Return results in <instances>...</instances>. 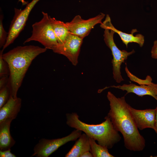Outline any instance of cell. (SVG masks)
I'll return each instance as SVG.
<instances>
[{
	"label": "cell",
	"mask_w": 157,
	"mask_h": 157,
	"mask_svg": "<svg viewBox=\"0 0 157 157\" xmlns=\"http://www.w3.org/2000/svg\"><path fill=\"white\" fill-rule=\"evenodd\" d=\"M107 97L110 108L108 116L115 129L122 134L125 147L131 151H142L145 140L139 133L125 97L117 98L110 91Z\"/></svg>",
	"instance_id": "1"
},
{
	"label": "cell",
	"mask_w": 157,
	"mask_h": 157,
	"mask_svg": "<svg viewBox=\"0 0 157 157\" xmlns=\"http://www.w3.org/2000/svg\"><path fill=\"white\" fill-rule=\"evenodd\" d=\"M47 49L34 45L19 46L3 53V58L7 63L9 69L7 85L10 97L15 98L17 97L18 90L32 62Z\"/></svg>",
	"instance_id": "2"
},
{
	"label": "cell",
	"mask_w": 157,
	"mask_h": 157,
	"mask_svg": "<svg viewBox=\"0 0 157 157\" xmlns=\"http://www.w3.org/2000/svg\"><path fill=\"white\" fill-rule=\"evenodd\" d=\"M66 124L69 127L83 131L89 137L97 141L98 144L108 149L111 148L121 139L120 136L114 128L107 115L105 121L100 124H88L80 120L76 113L66 115Z\"/></svg>",
	"instance_id": "3"
},
{
	"label": "cell",
	"mask_w": 157,
	"mask_h": 157,
	"mask_svg": "<svg viewBox=\"0 0 157 157\" xmlns=\"http://www.w3.org/2000/svg\"><path fill=\"white\" fill-rule=\"evenodd\" d=\"M42 13V18L33 24L32 35L24 41V44L31 41H36L47 49H51L53 46L58 44V42L52 28L50 16L44 12Z\"/></svg>",
	"instance_id": "4"
},
{
	"label": "cell",
	"mask_w": 157,
	"mask_h": 157,
	"mask_svg": "<svg viewBox=\"0 0 157 157\" xmlns=\"http://www.w3.org/2000/svg\"><path fill=\"white\" fill-rule=\"evenodd\" d=\"M104 30V40L106 45L111 50L113 56L111 63L113 65V77L117 83H120L124 81L121 74V65L127 60L128 57L134 53L135 51L133 49L129 52L125 50H120L114 41L113 36L115 32L112 30L108 29Z\"/></svg>",
	"instance_id": "5"
},
{
	"label": "cell",
	"mask_w": 157,
	"mask_h": 157,
	"mask_svg": "<svg viewBox=\"0 0 157 157\" xmlns=\"http://www.w3.org/2000/svg\"><path fill=\"white\" fill-rule=\"evenodd\" d=\"M82 132L76 129L68 135L62 138L53 139L42 138L34 147V152L31 156L48 157L67 143L78 138Z\"/></svg>",
	"instance_id": "6"
},
{
	"label": "cell",
	"mask_w": 157,
	"mask_h": 157,
	"mask_svg": "<svg viewBox=\"0 0 157 157\" xmlns=\"http://www.w3.org/2000/svg\"><path fill=\"white\" fill-rule=\"evenodd\" d=\"M39 0H33L23 10L15 8V15L11 22L4 50L12 44L24 29L32 9Z\"/></svg>",
	"instance_id": "7"
},
{
	"label": "cell",
	"mask_w": 157,
	"mask_h": 157,
	"mask_svg": "<svg viewBox=\"0 0 157 157\" xmlns=\"http://www.w3.org/2000/svg\"><path fill=\"white\" fill-rule=\"evenodd\" d=\"M83 39L70 33L63 43L53 46L51 50L55 53L65 56L73 65L76 66Z\"/></svg>",
	"instance_id": "8"
},
{
	"label": "cell",
	"mask_w": 157,
	"mask_h": 157,
	"mask_svg": "<svg viewBox=\"0 0 157 157\" xmlns=\"http://www.w3.org/2000/svg\"><path fill=\"white\" fill-rule=\"evenodd\" d=\"M105 15L101 13L94 17L86 20L82 19L79 15H77L71 22L66 23L71 33L83 39L88 35L95 25L102 23V20Z\"/></svg>",
	"instance_id": "9"
},
{
	"label": "cell",
	"mask_w": 157,
	"mask_h": 157,
	"mask_svg": "<svg viewBox=\"0 0 157 157\" xmlns=\"http://www.w3.org/2000/svg\"><path fill=\"white\" fill-rule=\"evenodd\" d=\"M130 110L138 129L141 130L147 128L154 130L156 119L155 109L139 110L130 106Z\"/></svg>",
	"instance_id": "10"
},
{
	"label": "cell",
	"mask_w": 157,
	"mask_h": 157,
	"mask_svg": "<svg viewBox=\"0 0 157 157\" xmlns=\"http://www.w3.org/2000/svg\"><path fill=\"white\" fill-rule=\"evenodd\" d=\"M100 26L102 28L111 30L117 33L127 48L129 43H137L140 47H142L144 44V36L140 34H136L135 36L133 35L134 33L138 32L136 29H132L131 34L124 33L117 30L112 24L108 15H107L105 20L101 24Z\"/></svg>",
	"instance_id": "11"
},
{
	"label": "cell",
	"mask_w": 157,
	"mask_h": 157,
	"mask_svg": "<svg viewBox=\"0 0 157 157\" xmlns=\"http://www.w3.org/2000/svg\"><path fill=\"white\" fill-rule=\"evenodd\" d=\"M109 87L118 88L123 91H126V94L133 93L139 97L145 95L152 96L157 101V83H153L149 84H141L140 85L130 83L129 84H124L122 85H113Z\"/></svg>",
	"instance_id": "12"
},
{
	"label": "cell",
	"mask_w": 157,
	"mask_h": 157,
	"mask_svg": "<svg viewBox=\"0 0 157 157\" xmlns=\"http://www.w3.org/2000/svg\"><path fill=\"white\" fill-rule=\"evenodd\" d=\"M22 102L20 98L10 97L7 103L0 108V124L15 119L20 111Z\"/></svg>",
	"instance_id": "13"
},
{
	"label": "cell",
	"mask_w": 157,
	"mask_h": 157,
	"mask_svg": "<svg viewBox=\"0 0 157 157\" xmlns=\"http://www.w3.org/2000/svg\"><path fill=\"white\" fill-rule=\"evenodd\" d=\"M90 150L89 137L84 133L81 134L65 157H81L84 153Z\"/></svg>",
	"instance_id": "14"
},
{
	"label": "cell",
	"mask_w": 157,
	"mask_h": 157,
	"mask_svg": "<svg viewBox=\"0 0 157 157\" xmlns=\"http://www.w3.org/2000/svg\"><path fill=\"white\" fill-rule=\"evenodd\" d=\"M12 121L8 120L0 124V150L10 149L15 143L10 131Z\"/></svg>",
	"instance_id": "15"
},
{
	"label": "cell",
	"mask_w": 157,
	"mask_h": 157,
	"mask_svg": "<svg viewBox=\"0 0 157 157\" xmlns=\"http://www.w3.org/2000/svg\"><path fill=\"white\" fill-rule=\"evenodd\" d=\"M52 28L58 44L64 43L70 33L66 23L50 17Z\"/></svg>",
	"instance_id": "16"
},
{
	"label": "cell",
	"mask_w": 157,
	"mask_h": 157,
	"mask_svg": "<svg viewBox=\"0 0 157 157\" xmlns=\"http://www.w3.org/2000/svg\"><path fill=\"white\" fill-rule=\"evenodd\" d=\"M90 147V151L93 157H113L114 156L108 152V149L106 147L98 144L95 140L89 137Z\"/></svg>",
	"instance_id": "17"
},
{
	"label": "cell",
	"mask_w": 157,
	"mask_h": 157,
	"mask_svg": "<svg viewBox=\"0 0 157 157\" xmlns=\"http://www.w3.org/2000/svg\"><path fill=\"white\" fill-rule=\"evenodd\" d=\"M10 97V91L7 84L0 88V108L7 103Z\"/></svg>",
	"instance_id": "18"
},
{
	"label": "cell",
	"mask_w": 157,
	"mask_h": 157,
	"mask_svg": "<svg viewBox=\"0 0 157 157\" xmlns=\"http://www.w3.org/2000/svg\"><path fill=\"white\" fill-rule=\"evenodd\" d=\"M3 50L2 49L0 51V77L5 76H9V69L7 62L2 57Z\"/></svg>",
	"instance_id": "19"
},
{
	"label": "cell",
	"mask_w": 157,
	"mask_h": 157,
	"mask_svg": "<svg viewBox=\"0 0 157 157\" xmlns=\"http://www.w3.org/2000/svg\"><path fill=\"white\" fill-rule=\"evenodd\" d=\"M3 16H0V47H3L5 45L8 37V33L5 31L3 24Z\"/></svg>",
	"instance_id": "20"
},
{
	"label": "cell",
	"mask_w": 157,
	"mask_h": 157,
	"mask_svg": "<svg viewBox=\"0 0 157 157\" xmlns=\"http://www.w3.org/2000/svg\"><path fill=\"white\" fill-rule=\"evenodd\" d=\"M0 157H15L16 156L11 152L10 149L4 151L0 150Z\"/></svg>",
	"instance_id": "21"
},
{
	"label": "cell",
	"mask_w": 157,
	"mask_h": 157,
	"mask_svg": "<svg viewBox=\"0 0 157 157\" xmlns=\"http://www.w3.org/2000/svg\"><path fill=\"white\" fill-rule=\"evenodd\" d=\"M151 57L155 59H157V40L154 42V45L151 51Z\"/></svg>",
	"instance_id": "22"
},
{
	"label": "cell",
	"mask_w": 157,
	"mask_h": 157,
	"mask_svg": "<svg viewBox=\"0 0 157 157\" xmlns=\"http://www.w3.org/2000/svg\"><path fill=\"white\" fill-rule=\"evenodd\" d=\"M9 76H5L0 77V88L6 85L8 83Z\"/></svg>",
	"instance_id": "23"
},
{
	"label": "cell",
	"mask_w": 157,
	"mask_h": 157,
	"mask_svg": "<svg viewBox=\"0 0 157 157\" xmlns=\"http://www.w3.org/2000/svg\"><path fill=\"white\" fill-rule=\"evenodd\" d=\"M81 157H93V156L91 152L88 151L84 153Z\"/></svg>",
	"instance_id": "24"
},
{
	"label": "cell",
	"mask_w": 157,
	"mask_h": 157,
	"mask_svg": "<svg viewBox=\"0 0 157 157\" xmlns=\"http://www.w3.org/2000/svg\"><path fill=\"white\" fill-rule=\"evenodd\" d=\"M156 110V119L155 124V128L154 130L157 133V107L155 109Z\"/></svg>",
	"instance_id": "25"
},
{
	"label": "cell",
	"mask_w": 157,
	"mask_h": 157,
	"mask_svg": "<svg viewBox=\"0 0 157 157\" xmlns=\"http://www.w3.org/2000/svg\"><path fill=\"white\" fill-rule=\"evenodd\" d=\"M19 1H21L23 5H25L27 3V2L24 1V0H19Z\"/></svg>",
	"instance_id": "26"
},
{
	"label": "cell",
	"mask_w": 157,
	"mask_h": 157,
	"mask_svg": "<svg viewBox=\"0 0 157 157\" xmlns=\"http://www.w3.org/2000/svg\"><path fill=\"white\" fill-rule=\"evenodd\" d=\"M154 157H157V156H154Z\"/></svg>",
	"instance_id": "27"
}]
</instances>
